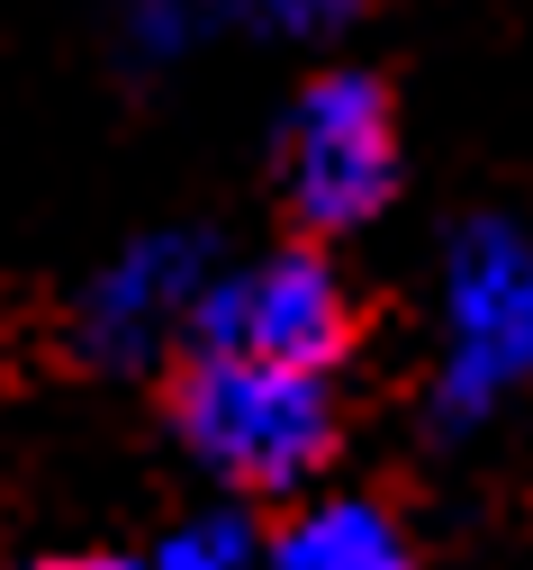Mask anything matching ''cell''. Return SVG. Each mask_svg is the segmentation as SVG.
I'll return each instance as SVG.
<instances>
[{
  "label": "cell",
  "mask_w": 533,
  "mask_h": 570,
  "mask_svg": "<svg viewBox=\"0 0 533 570\" xmlns=\"http://www.w3.org/2000/svg\"><path fill=\"white\" fill-rule=\"evenodd\" d=\"M245 561H254L245 517L199 508V517L164 525L155 543H136V552H82V561H37V570H245Z\"/></svg>",
  "instance_id": "7"
},
{
  "label": "cell",
  "mask_w": 533,
  "mask_h": 570,
  "mask_svg": "<svg viewBox=\"0 0 533 570\" xmlns=\"http://www.w3.org/2000/svg\"><path fill=\"white\" fill-rule=\"evenodd\" d=\"M190 344L199 353H254V363H289V372H335L344 344H353L344 272L317 245H280L263 263L217 272Z\"/></svg>",
  "instance_id": "5"
},
{
  "label": "cell",
  "mask_w": 533,
  "mask_h": 570,
  "mask_svg": "<svg viewBox=\"0 0 533 570\" xmlns=\"http://www.w3.org/2000/svg\"><path fill=\"white\" fill-rule=\"evenodd\" d=\"M199 10H217V0H127V10H118V37H127V55L164 63V55H181V46H190Z\"/></svg>",
  "instance_id": "8"
},
{
  "label": "cell",
  "mask_w": 533,
  "mask_h": 570,
  "mask_svg": "<svg viewBox=\"0 0 533 570\" xmlns=\"http://www.w3.org/2000/svg\"><path fill=\"white\" fill-rule=\"evenodd\" d=\"M398 190V118L371 73H317L280 118V199L308 236H353Z\"/></svg>",
  "instance_id": "3"
},
{
  "label": "cell",
  "mask_w": 533,
  "mask_h": 570,
  "mask_svg": "<svg viewBox=\"0 0 533 570\" xmlns=\"http://www.w3.org/2000/svg\"><path fill=\"white\" fill-rule=\"evenodd\" d=\"M515 390H533V236L480 218L443 254V317H434V425H488Z\"/></svg>",
  "instance_id": "2"
},
{
  "label": "cell",
  "mask_w": 533,
  "mask_h": 570,
  "mask_svg": "<svg viewBox=\"0 0 533 570\" xmlns=\"http://www.w3.org/2000/svg\"><path fill=\"white\" fill-rule=\"evenodd\" d=\"M217 291V254L190 227H145L136 245H118L82 291H72V353L91 372H145L172 335H199V308Z\"/></svg>",
  "instance_id": "4"
},
{
  "label": "cell",
  "mask_w": 533,
  "mask_h": 570,
  "mask_svg": "<svg viewBox=\"0 0 533 570\" xmlns=\"http://www.w3.org/2000/svg\"><path fill=\"white\" fill-rule=\"evenodd\" d=\"M272 570H416V543L407 525L362 489H335V498H308L263 552Z\"/></svg>",
  "instance_id": "6"
},
{
  "label": "cell",
  "mask_w": 533,
  "mask_h": 570,
  "mask_svg": "<svg viewBox=\"0 0 533 570\" xmlns=\"http://www.w3.org/2000/svg\"><path fill=\"white\" fill-rule=\"evenodd\" d=\"M217 10H236V19H254L272 37H326V28H344L362 10V0H217Z\"/></svg>",
  "instance_id": "9"
},
{
  "label": "cell",
  "mask_w": 533,
  "mask_h": 570,
  "mask_svg": "<svg viewBox=\"0 0 533 570\" xmlns=\"http://www.w3.org/2000/svg\"><path fill=\"white\" fill-rule=\"evenodd\" d=\"M172 425L199 471L254 498L308 489L335 453V390L326 372L254 363V353H190L172 381Z\"/></svg>",
  "instance_id": "1"
}]
</instances>
